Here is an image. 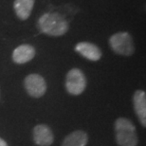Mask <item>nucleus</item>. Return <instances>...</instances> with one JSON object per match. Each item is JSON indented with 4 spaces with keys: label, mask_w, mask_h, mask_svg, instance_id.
<instances>
[{
    "label": "nucleus",
    "mask_w": 146,
    "mask_h": 146,
    "mask_svg": "<svg viewBox=\"0 0 146 146\" xmlns=\"http://www.w3.org/2000/svg\"><path fill=\"white\" fill-rule=\"evenodd\" d=\"M38 29L41 33L50 36L64 35L68 30V25L58 13H45L38 20Z\"/></svg>",
    "instance_id": "1"
},
{
    "label": "nucleus",
    "mask_w": 146,
    "mask_h": 146,
    "mask_svg": "<svg viewBox=\"0 0 146 146\" xmlns=\"http://www.w3.org/2000/svg\"><path fill=\"white\" fill-rule=\"evenodd\" d=\"M115 134L119 146H137L139 142L135 125L126 118L121 117L115 121Z\"/></svg>",
    "instance_id": "2"
},
{
    "label": "nucleus",
    "mask_w": 146,
    "mask_h": 146,
    "mask_svg": "<svg viewBox=\"0 0 146 146\" xmlns=\"http://www.w3.org/2000/svg\"><path fill=\"white\" fill-rule=\"evenodd\" d=\"M109 45L117 54L130 56L135 51L134 42L128 33H118L109 38Z\"/></svg>",
    "instance_id": "3"
},
{
    "label": "nucleus",
    "mask_w": 146,
    "mask_h": 146,
    "mask_svg": "<svg viewBox=\"0 0 146 146\" xmlns=\"http://www.w3.org/2000/svg\"><path fill=\"white\" fill-rule=\"evenodd\" d=\"M86 87V79L83 71L79 68L70 69L66 78V88L71 95L82 94Z\"/></svg>",
    "instance_id": "4"
},
{
    "label": "nucleus",
    "mask_w": 146,
    "mask_h": 146,
    "mask_svg": "<svg viewBox=\"0 0 146 146\" xmlns=\"http://www.w3.org/2000/svg\"><path fill=\"white\" fill-rule=\"evenodd\" d=\"M25 88L28 94L33 98H40L46 91V84L42 76L39 74H30L25 78Z\"/></svg>",
    "instance_id": "5"
},
{
    "label": "nucleus",
    "mask_w": 146,
    "mask_h": 146,
    "mask_svg": "<svg viewBox=\"0 0 146 146\" xmlns=\"http://www.w3.org/2000/svg\"><path fill=\"white\" fill-rule=\"evenodd\" d=\"M33 141L38 146H50L54 141L51 129L46 124H38L33 128Z\"/></svg>",
    "instance_id": "6"
},
{
    "label": "nucleus",
    "mask_w": 146,
    "mask_h": 146,
    "mask_svg": "<svg viewBox=\"0 0 146 146\" xmlns=\"http://www.w3.org/2000/svg\"><path fill=\"white\" fill-rule=\"evenodd\" d=\"M133 104L139 121L143 127L146 126V94L143 90H137L133 95Z\"/></svg>",
    "instance_id": "7"
},
{
    "label": "nucleus",
    "mask_w": 146,
    "mask_h": 146,
    "mask_svg": "<svg viewBox=\"0 0 146 146\" xmlns=\"http://www.w3.org/2000/svg\"><path fill=\"white\" fill-rule=\"evenodd\" d=\"M76 51L79 52L82 56L90 61H99L102 57V51L99 46L89 42H81L78 43L75 46Z\"/></svg>",
    "instance_id": "8"
},
{
    "label": "nucleus",
    "mask_w": 146,
    "mask_h": 146,
    "mask_svg": "<svg viewBox=\"0 0 146 146\" xmlns=\"http://www.w3.org/2000/svg\"><path fill=\"white\" fill-rule=\"evenodd\" d=\"M35 56V48L31 45L18 46L13 52V60L16 64H26Z\"/></svg>",
    "instance_id": "9"
},
{
    "label": "nucleus",
    "mask_w": 146,
    "mask_h": 146,
    "mask_svg": "<svg viewBox=\"0 0 146 146\" xmlns=\"http://www.w3.org/2000/svg\"><path fill=\"white\" fill-rule=\"evenodd\" d=\"M88 142V136L83 130L73 131L64 139L62 146H86Z\"/></svg>",
    "instance_id": "10"
},
{
    "label": "nucleus",
    "mask_w": 146,
    "mask_h": 146,
    "mask_svg": "<svg viewBox=\"0 0 146 146\" xmlns=\"http://www.w3.org/2000/svg\"><path fill=\"white\" fill-rule=\"evenodd\" d=\"M34 6V0H15L13 4L16 15L21 20H27L30 17Z\"/></svg>",
    "instance_id": "11"
},
{
    "label": "nucleus",
    "mask_w": 146,
    "mask_h": 146,
    "mask_svg": "<svg viewBox=\"0 0 146 146\" xmlns=\"http://www.w3.org/2000/svg\"><path fill=\"white\" fill-rule=\"evenodd\" d=\"M0 146H8L7 142H6L4 139H1V138H0Z\"/></svg>",
    "instance_id": "12"
}]
</instances>
